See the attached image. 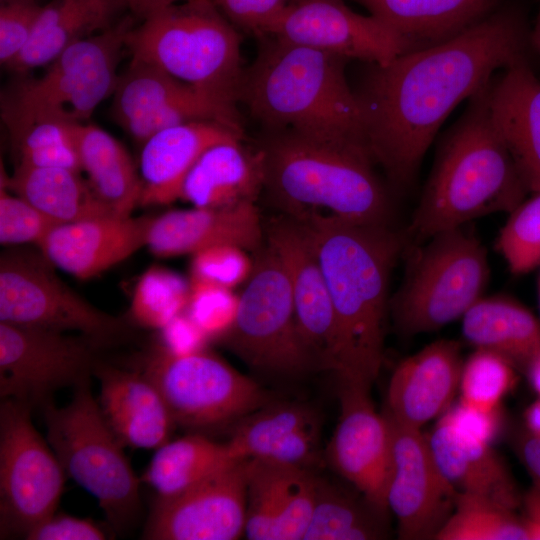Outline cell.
Returning <instances> with one entry per match:
<instances>
[{
	"instance_id": "47",
	"label": "cell",
	"mask_w": 540,
	"mask_h": 540,
	"mask_svg": "<svg viewBox=\"0 0 540 540\" xmlns=\"http://www.w3.org/2000/svg\"><path fill=\"white\" fill-rule=\"evenodd\" d=\"M320 434L321 421L301 427L277 442L261 459L312 470L321 459Z\"/></svg>"
},
{
	"instance_id": "58",
	"label": "cell",
	"mask_w": 540,
	"mask_h": 540,
	"mask_svg": "<svg viewBox=\"0 0 540 540\" xmlns=\"http://www.w3.org/2000/svg\"><path fill=\"white\" fill-rule=\"evenodd\" d=\"M539 297H540V284H539Z\"/></svg>"
},
{
	"instance_id": "45",
	"label": "cell",
	"mask_w": 540,
	"mask_h": 540,
	"mask_svg": "<svg viewBox=\"0 0 540 540\" xmlns=\"http://www.w3.org/2000/svg\"><path fill=\"white\" fill-rule=\"evenodd\" d=\"M253 267L246 251L234 246H215L193 254L191 280L228 289L245 282Z\"/></svg>"
},
{
	"instance_id": "11",
	"label": "cell",
	"mask_w": 540,
	"mask_h": 540,
	"mask_svg": "<svg viewBox=\"0 0 540 540\" xmlns=\"http://www.w3.org/2000/svg\"><path fill=\"white\" fill-rule=\"evenodd\" d=\"M134 369L158 389L174 423L187 428L238 421L272 401L255 380L205 348L179 354L156 343Z\"/></svg>"
},
{
	"instance_id": "4",
	"label": "cell",
	"mask_w": 540,
	"mask_h": 540,
	"mask_svg": "<svg viewBox=\"0 0 540 540\" xmlns=\"http://www.w3.org/2000/svg\"><path fill=\"white\" fill-rule=\"evenodd\" d=\"M260 38L238 94L252 117L266 130L293 129L367 149L362 107L345 76L349 59L270 35Z\"/></svg>"
},
{
	"instance_id": "5",
	"label": "cell",
	"mask_w": 540,
	"mask_h": 540,
	"mask_svg": "<svg viewBox=\"0 0 540 540\" xmlns=\"http://www.w3.org/2000/svg\"><path fill=\"white\" fill-rule=\"evenodd\" d=\"M491 81L469 98L441 141L408 228L417 240L485 215L510 213L529 192L494 121Z\"/></svg>"
},
{
	"instance_id": "44",
	"label": "cell",
	"mask_w": 540,
	"mask_h": 540,
	"mask_svg": "<svg viewBox=\"0 0 540 540\" xmlns=\"http://www.w3.org/2000/svg\"><path fill=\"white\" fill-rule=\"evenodd\" d=\"M9 189L0 187V243L17 246L26 243L38 245L48 232L57 226L54 221L41 213Z\"/></svg>"
},
{
	"instance_id": "53",
	"label": "cell",
	"mask_w": 540,
	"mask_h": 540,
	"mask_svg": "<svg viewBox=\"0 0 540 540\" xmlns=\"http://www.w3.org/2000/svg\"><path fill=\"white\" fill-rule=\"evenodd\" d=\"M521 504L524 507L522 520L529 540H540V492L532 487L522 496Z\"/></svg>"
},
{
	"instance_id": "46",
	"label": "cell",
	"mask_w": 540,
	"mask_h": 540,
	"mask_svg": "<svg viewBox=\"0 0 540 540\" xmlns=\"http://www.w3.org/2000/svg\"><path fill=\"white\" fill-rule=\"evenodd\" d=\"M44 4L39 0H0V62L8 66L29 42Z\"/></svg>"
},
{
	"instance_id": "42",
	"label": "cell",
	"mask_w": 540,
	"mask_h": 540,
	"mask_svg": "<svg viewBox=\"0 0 540 540\" xmlns=\"http://www.w3.org/2000/svg\"><path fill=\"white\" fill-rule=\"evenodd\" d=\"M532 194L509 213L497 239L498 251L517 275L540 265V191Z\"/></svg>"
},
{
	"instance_id": "3",
	"label": "cell",
	"mask_w": 540,
	"mask_h": 540,
	"mask_svg": "<svg viewBox=\"0 0 540 540\" xmlns=\"http://www.w3.org/2000/svg\"><path fill=\"white\" fill-rule=\"evenodd\" d=\"M258 148L263 190L282 215L302 224L390 225L391 202L365 147L280 129L267 130Z\"/></svg>"
},
{
	"instance_id": "14",
	"label": "cell",
	"mask_w": 540,
	"mask_h": 540,
	"mask_svg": "<svg viewBox=\"0 0 540 540\" xmlns=\"http://www.w3.org/2000/svg\"><path fill=\"white\" fill-rule=\"evenodd\" d=\"M101 349L83 335L0 322V397L29 407L90 379Z\"/></svg>"
},
{
	"instance_id": "40",
	"label": "cell",
	"mask_w": 540,
	"mask_h": 540,
	"mask_svg": "<svg viewBox=\"0 0 540 540\" xmlns=\"http://www.w3.org/2000/svg\"><path fill=\"white\" fill-rule=\"evenodd\" d=\"M189 294L190 284L176 273L149 268L134 289L130 318L138 326L161 330L186 309Z\"/></svg>"
},
{
	"instance_id": "23",
	"label": "cell",
	"mask_w": 540,
	"mask_h": 540,
	"mask_svg": "<svg viewBox=\"0 0 540 540\" xmlns=\"http://www.w3.org/2000/svg\"><path fill=\"white\" fill-rule=\"evenodd\" d=\"M93 375L100 383L102 415L123 446L156 450L170 440L175 423L160 392L141 372L98 361Z\"/></svg>"
},
{
	"instance_id": "17",
	"label": "cell",
	"mask_w": 540,
	"mask_h": 540,
	"mask_svg": "<svg viewBox=\"0 0 540 540\" xmlns=\"http://www.w3.org/2000/svg\"><path fill=\"white\" fill-rule=\"evenodd\" d=\"M387 418L392 429L388 510L396 518L400 539H434L454 509L457 492L439 469L421 429Z\"/></svg>"
},
{
	"instance_id": "6",
	"label": "cell",
	"mask_w": 540,
	"mask_h": 540,
	"mask_svg": "<svg viewBox=\"0 0 540 540\" xmlns=\"http://www.w3.org/2000/svg\"><path fill=\"white\" fill-rule=\"evenodd\" d=\"M240 42L213 0H183L133 26L125 48L132 59L237 104L244 72Z\"/></svg>"
},
{
	"instance_id": "1",
	"label": "cell",
	"mask_w": 540,
	"mask_h": 540,
	"mask_svg": "<svg viewBox=\"0 0 540 540\" xmlns=\"http://www.w3.org/2000/svg\"><path fill=\"white\" fill-rule=\"evenodd\" d=\"M528 44L523 20L502 11L446 41L372 64L356 92L372 161L396 186L409 185L452 110L497 69L526 57Z\"/></svg>"
},
{
	"instance_id": "41",
	"label": "cell",
	"mask_w": 540,
	"mask_h": 540,
	"mask_svg": "<svg viewBox=\"0 0 540 540\" xmlns=\"http://www.w3.org/2000/svg\"><path fill=\"white\" fill-rule=\"evenodd\" d=\"M516 370L503 356L476 349L463 362L459 383L460 402L485 411L499 410L501 401L516 384Z\"/></svg>"
},
{
	"instance_id": "56",
	"label": "cell",
	"mask_w": 540,
	"mask_h": 540,
	"mask_svg": "<svg viewBox=\"0 0 540 540\" xmlns=\"http://www.w3.org/2000/svg\"><path fill=\"white\" fill-rule=\"evenodd\" d=\"M530 385L540 397V350L533 356L525 370Z\"/></svg>"
},
{
	"instance_id": "26",
	"label": "cell",
	"mask_w": 540,
	"mask_h": 540,
	"mask_svg": "<svg viewBox=\"0 0 540 540\" xmlns=\"http://www.w3.org/2000/svg\"><path fill=\"white\" fill-rule=\"evenodd\" d=\"M428 442L439 469L457 493L486 497L512 510L521 504L515 481L491 443L461 430L446 413Z\"/></svg>"
},
{
	"instance_id": "54",
	"label": "cell",
	"mask_w": 540,
	"mask_h": 540,
	"mask_svg": "<svg viewBox=\"0 0 540 540\" xmlns=\"http://www.w3.org/2000/svg\"><path fill=\"white\" fill-rule=\"evenodd\" d=\"M183 0H124L131 14L141 21Z\"/></svg>"
},
{
	"instance_id": "19",
	"label": "cell",
	"mask_w": 540,
	"mask_h": 540,
	"mask_svg": "<svg viewBox=\"0 0 540 540\" xmlns=\"http://www.w3.org/2000/svg\"><path fill=\"white\" fill-rule=\"evenodd\" d=\"M266 243L288 275L297 326L316 369L335 372L337 327L325 278L304 226L280 214L265 225Z\"/></svg>"
},
{
	"instance_id": "20",
	"label": "cell",
	"mask_w": 540,
	"mask_h": 540,
	"mask_svg": "<svg viewBox=\"0 0 540 540\" xmlns=\"http://www.w3.org/2000/svg\"><path fill=\"white\" fill-rule=\"evenodd\" d=\"M266 243L255 202L225 207L170 210L155 216L148 231L149 250L158 257L195 254L215 246L255 253Z\"/></svg>"
},
{
	"instance_id": "8",
	"label": "cell",
	"mask_w": 540,
	"mask_h": 540,
	"mask_svg": "<svg viewBox=\"0 0 540 540\" xmlns=\"http://www.w3.org/2000/svg\"><path fill=\"white\" fill-rule=\"evenodd\" d=\"M414 254L391 303L396 326L406 335L462 318L483 296L490 273L484 245L463 226L430 237Z\"/></svg>"
},
{
	"instance_id": "57",
	"label": "cell",
	"mask_w": 540,
	"mask_h": 540,
	"mask_svg": "<svg viewBox=\"0 0 540 540\" xmlns=\"http://www.w3.org/2000/svg\"><path fill=\"white\" fill-rule=\"evenodd\" d=\"M530 44L540 55V7L534 29L530 33Z\"/></svg>"
},
{
	"instance_id": "22",
	"label": "cell",
	"mask_w": 540,
	"mask_h": 540,
	"mask_svg": "<svg viewBox=\"0 0 540 540\" xmlns=\"http://www.w3.org/2000/svg\"><path fill=\"white\" fill-rule=\"evenodd\" d=\"M152 216H106L52 228L37 247L57 268L86 280L146 246Z\"/></svg>"
},
{
	"instance_id": "43",
	"label": "cell",
	"mask_w": 540,
	"mask_h": 540,
	"mask_svg": "<svg viewBox=\"0 0 540 540\" xmlns=\"http://www.w3.org/2000/svg\"><path fill=\"white\" fill-rule=\"evenodd\" d=\"M237 306L238 296L231 289L191 280L187 315L205 336L220 338L232 324Z\"/></svg>"
},
{
	"instance_id": "7",
	"label": "cell",
	"mask_w": 540,
	"mask_h": 540,
	"mask_svg": "<svg viewBox=\"0 0 540 540\" xmlns=\"http://www.w3.org/2000/svg\"><path fill=\"white\" fill-rule=\"evenodd\" d=\"M47 441L66 475L94 496L112 529L124 533L141 511L140 479L100 410L90 379L62 407L42 408Z\"/></svg>"
},
{
	"instance_id": "33",
	"label": "cell",
	"mask_w": 540,
	"mask_h": 540,
	"mask_svg": "<svg viewBox=\"0 0 540 540\" xmlns=\"http://www.w3.org/2000/svg\"><path fill=\"white\" fill-rule=\"evenodd\" d=\"M237 460L240 459L228 443H218L200 434L187 435L156 449L142 481L153 488L157 499H168Z\"/></svg>"
},
{
	"instance_id": "15",
	"label": "cell",
	"mask_w": 540,
	"mask_h": 540,
	"mask_svg": "<svg viewBox=\"0 0 540 540\" xmlns=\"http://www.w3.org/2000/svg\"><path fill=\"white\" fill-rule=\"evenodd\" d=\"M370 388L338 379L340 414L325 457L374 509L387 516L392 429L387 416L376 411Z\"/></svg>"
},
{
	"instance_id": "27",
	"label": "cell",
	"mask_w": 540,
	"mask_h": 540,
	"mask_svg": "<svg viewBox=\"0 0 540 540\" xmlns=\"http://www.w3.org/2000/svg\"><path fill=\"white\" fill-rule=\"evenodd\" d=\"M242 139L207 148L188 172L181 199L194 207H225L255 202L264 188L263 156Z\"/></svg>"
},
{
	"instance_id": "39",
	"label": "cell",
	"mask_w": 540,
	"mask_h": 540,
	"mask_svg": "<svg viewBox=\"0 0 540 540\" xmlns=\"http://www.w3.org/2000/svg\"><path fill=\"white\" fill-rule=\"evenodd\" d=\"M438 540H529L522 518L489 498L457 493Z\"/></svg>"
},
{
	"instance_id": "50",
	"label": "cell",
	"mask_w": 540,
	"mask_h": 540,
	"mask_svg": "<svg viewBox=\"0 0 540 540\" xmlns=\"http://www.w3.org/2000/svg\"><path fill=\"white\" fill-rule=\"evenodd\" d=\"M445 413L458 428L487 443H491L500 430L499 410L485 411L459 402Z\"/></svg>"
},
{
	"instance_id": "24",
	"label": "cell",
	"mask_w": 540,
	"mask_h": 540,
	"mask_svg": "<svg viewBox=\"0 0 540 540\" xmlns=\"http://www.w3.org/2000/svg\"><path fill=\"white\" fill-rule=\"evenodd\" d=\"M243 139V131L215 121L172 126L150 136L139 160L141 206L169 204L181 198L185 178L210 146Z\"/></svg>"
},
{
	"instance_id": "48",
	"label": "cell",
	"mask_w": 540,
	"mask_h": 540,
	"mask_svg": "<svg viewBox=\"0 0 540 540\" xmlns=\"http://www.w3.org/2000/svg\"><path fill=\"white\" fill-rule=\"evenodd\" d=\"M235 24L262 37L282 14L290 0H213Z\"/></svg>"
},
{
	"instance_id": "36",
	"label": "cell",
	"mask_w": 540,
	"mask_h": 540,
	"mask_svg": "<svg viewBox=\"0 0 540 540\" xmlns=\"http://www.w3.org/2000/svg\"><path fill=\"white\" fill-rule=\"evenodd\" d=\"M246 521L250 540H278L279 527L299 468L261 458L246 459Z\"/></svg>"
},
{
	"instance_id": "9",
	"label": "cell",
	"mask_w": 540,
	"mask_h": 540,
	"mask_svg": "<svg viewBox=\"0 0 540 540\" xmlns=\"http://www.w3.org/2000/svg\"><path fill=\"white\" fill-rule=\"evenodd\" d=\"M219 339L259 373L295 377L316 369L298 330L288 275L267 243L254 253L234 320Z\"/></svg>"
},
{
	"instance_id": "30",
	"label": "cell",
	"mask_w": 540,
	"mask_h": 540,
	"mask_svg": "<svg viewBox=\"0 0 540 540\" xmlns=\"http://www.w3.org/2000/svg\"><path fill=\"white\" fill-rule=\"evenodd\" d=\"M465 339L476 349L495 352L525 370L540 350V322L512 297L482 296L462 317Z\"/></svg>"
},
{
	"instance_id": "32",
	"label": "cell",
	"mask_w": 540,
	"mask_h": 540,
	"mask_svg": "<svg viewBox=\"0 0 540 540\" xmlns=\"http://www.w3.org/2000/svg\"><path fill=\"white\" fill-rule=\"evenodd\" d=\"M1 184L58 225L117 216L97 197L81 173L69 169L18 165L11 177L1 173Z\"/></svg>"
},
{
	"instance_id": "34",
	"label": "cell",
	"mask_w": 540,
	"mask_h": 540,
	"mask_svg": "<svg viewBox=\"0 0 540 540\" xmlns=\"http://www.w3.org/2000/svg\"><path fill=\"white\" fill-rule=\"evenodd\" d=\"M16 166L64 168L82 173L75 127L62 120L1 112Z\"/></svg>"
},
{
	"instance_id": "28",
	"label": "cell",
	"mask_w": 540,
	"mask_h": 540,
	"mask_svg": "<svg viewBox=\"0 0 540 540\" xmlns=\"http://www.w3.org/2000/svg\"><path fill=\"white\" fill-rule=\"evenodd\" d=\"M126 9L124 0H50L29 42L7 68L23 74L47 66L72 44L113 26Z\"/></svg>"
},
{
	"instance_id": "35",
	"label": "cell",
	"mask_w": 540,
	"mask_h": 540,
	"mask_svg": "<svg viewBox=\"0 0 540 540\" xmlns=\"http://www.w3.org/2000/svg\"><path fill=\"white\" fill-rule=\"evenodd\" d=\"M386 517L365 499L317 476L316 497L303 540H375L387 535Z\"/></svg>"
},
{
	"instance_id": "51",
	"label": "cell",
	"mask_w": 540,
	"mask_h": 540,
	"mask_svg": "<svg viewBox=\"0 0 540 540\" xmlns=\"http://www.w3.org/2000/svg\"><path fill=\"white\" fill-rule=\"evenodd\" d=\"M160 331L159 343L173 353H189L204 348L202 342L206 336L188 315L181 313Z\"/></svg>"
},
{
	"instance_id": "37",
	"label": "cell",
	"mask_w": 540,
	"mask_h": 540,
	"mask_svg": "<svg viewBox=\"0 0 540 540\" xmlns=\"http://www.w3.org/2000/svg\"><path fill=\"white\" fill-rule=\"evenodd\" d=\"M199 91L156 65L131 58L113 92V116L124 129L156 109Z\"/></svg>"
},
{
	"instance_id": "31",
	"label": "cell",
	"mask_w": 540,
	"mask_h": 540,
	"mask_svg": "<svg viewBox=\"0 0 540 540\" xmlns=\"http://www.w3.org/2000/svg\"><path fill=\"white\" fill-rule=\"evenodd\" d=\"M81 170L97 197L117 216H131L140 206L142 180L128 151L102 128L75 127Z\"/></svg>"
},
{
	"instance_id": "2",
	"label": "cell",
	"mask_w": 540,
	"mask_h": 540,
	"mask_svg": "<svg viewBox=\"0 0 540 540\" xmlns=\"http://www.w3.org/2000/svg\"><path fill=\"white\" fill-rule=\"evenodd\" d=\"M302 225L314 247L334 309V374L337 379L371 386L383 360L389 278L405 238L391 225L346 221Z\"/></svg>"
},
{
	"instance_id": "38",
	"label": "cell",
	"mask_w": 540,
	"mask_h": 540,
	"mask_svg": "<svg viewBox=\"0 0 540 540\" xmlns=\"http://www.w3.org/2000/svg\"><path fill=\"white\" fill-rule=\"evenodd\" d=\"M320 421L311 405L272 400L239 419L227 443L239 459L261 458L291 432Z\"/></svg>"
},
{
	"instance_id": "10",
	"label": "cell",
	"mask_w": 540,
	"mask_h": 540,
	"mask_svg": "<svg viewBox=\"0 0 540 540\" xmlns=\"http://www.w3.org/2000/svg\"><path fill=\"white\" fill-rule=\"evenodd\" d=\"M126 14L110 28L78 41L36 78L16 81L2 94L1 111L83 123L113 94L125 39L134 26Z\"/></svg>"
},
{
	"instance_id": "21",
	"label": "cell",
	"mask_w": 540,
	"mask_h": 540,
	"mask_svg": "<svg viewBox=\"0 0 540 540\" xmlns=\"http://www.w3.org/2000/svg\"><path fill=\"white\" fill-rule=\"evenodd\" d=\"M463 362L460 343L450 339L430 343L404 359L389 382L386 415L415 429L443 415L459 390Z\"/></svg>"
},
{
	"instance_id": "16",
	"label": "cell",
	"mask_w": 540,
	"mask_h": 540,
	"mask_svg": "<svg viewBox=\"0 0 540 540\" xmlns=\"http://www.w3.org/2000/svg\"><path fill=\"white\" fill-rule=\"evenodd\" d=\"M266 35L375 65L414 51L397 32L343 0H290Z\"/></svg>"
},
{
	"instance_id": "49",
	"label": "cell",
	"mask_w": 540,
	"mask_h": 540,
	"mask_svg": "<svg viewBox=\"0 0 540 540\" xmlns=\"http://www.w3.org/2000/svg\"><path fill=\"white\" fill-rule=\"evenodd\" d=\"M107 533L95 522L55 512L32 528L24 537L28 540H103Z\"/></svg>"
},
{
	"instance_id": "52",
	"label": "cell",
	"mask_w": 540,
	"mask_h": 540,
	"mask_svg": "<svg viewBox=\"0 0 540 540\" xmlns=\"http://www.w3.org/2000/svg\"><path fill=\"white\" fill-rule=\"evenodd\" d=\"M520 456L533 480V487L540 492V437L529 433L521 442Z\"/></svg>"
},
{
	"instance_id": "18",
	"label": "cell",
	"mask_w": 540,
	"mask_h": 540,
	"mask_svg": "<svg viewBox=\"0 0 540 540\" xmlns=\"http://www.w3.org/2000/svg\"><path fill=\"white\" fill-rule=\"evenodd\" d=\"M246 459L217 471L187 491L155 499L143 532L148 540H235L246 521Z\"/></svg>"
},
{
	"instance_id": "25",
	"label": "cell",
	"mask_w": 540,
	"mask_h": 540,
	"mask_svg": "<svg viewBox=\"0 0 540 540\" xmlns=\"http://www.w3.org/2000/svg\"><path fill=\"white\" fill-rule=\"evenodd\" d=\"M490 107L528 191H540V80L527 57L492 78Z\"/></svg>"
},
{
	"instance_id": "55",
	"label": "cell",
	"mask_w": 540,
	"mask_h": 540,
	"mask_svg": "<svg viewBox=\"0 0 540 540\" xmlns=\"http://www.w3.org/2000/svg\"><path fill=\"white\" fill-rule=\"evenodd\" d=\"M524 420L529 433L540 437V397L526 409Z\"/></svg>"
},
{
	"instance_id": "12",
	"label": "cell",
	"mask_w": 540,
	"mask_h": 540,
	"mask_svg": "<svg viewBox=\"0 0 540 540\" xmlns=\"http://www.w3.org/2000/svg\"><path fill=\"white\" fill-rule=\"evenodd\" d=\"M38 251L13 247L0 257V322L58 332H76L107 347L129 334L120 318L73 291Z\"/></svg>"
},
{
	"instance_id": "13",
	"label": "cell",
	"mask_w": 540,
	"mask_h": 540,
	"mask_svg": "<svg viewBox=\"0 0 540 540\" xmlns=\"http://www.w3.org/2000/svg\"><path fill=\"white\" fill-rule=\"evenodd\" d=\"M26 404L1 400V538L21 536L56 512L65 471L48 441L33 426Z\"/></svg>"
},
{
	"instance_id": "29",
	"label": "cell",
	"mask_w": 540,
	"mask_h": 540,
	"mask_svg": "<svg viewBox=\"0 0 540 540\" xmlns=\"http://www.w3.org/2000/svg\"><path fill=\"white\" fill-rule=\"evenodd\" d=\"M414 50L446 41L487 17L495 0H354Z\"/></svg>"
}]
</instances>
